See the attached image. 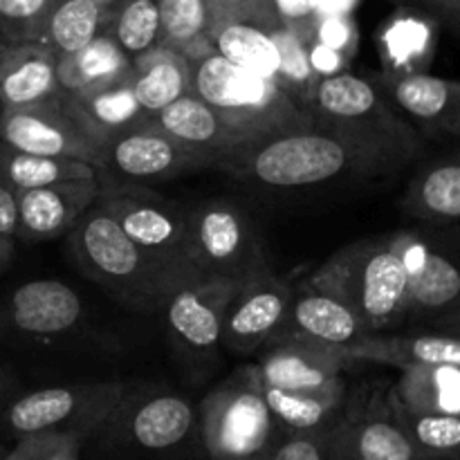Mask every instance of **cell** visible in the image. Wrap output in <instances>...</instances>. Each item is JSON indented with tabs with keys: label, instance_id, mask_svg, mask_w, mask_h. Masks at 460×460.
Returning a JSON list of instances; mask_svg holds the SVG:
<instances>
[{
	"label": "cell",
	"instance_id": "1",
	"mask_svg": "<svg viewBox=\"0 0 460 460\" xmlns=\"http://www.w3.org/2000/svg\"><path fill=\"white\" fill-rule=\"evenodd\" d=\"M216 169L268 189H313L341 178H377L400 171L382 153L319 126L252 139L220 157Z\"/></svg>",
	"mask_w": 460,
	"mask_h": 460
},
{
	"label": "cell",
	"instance_id": "2",
	"mask_svg": "<svg viewBox=\"0 0 460 460\" xmlns=\"http://www.w3.org/2000/svg\"><path fill=\"white\" fill-rule=\"evenodd\" d=\"M85 445L106 460H207L198 407L182 394L155 386H130Z\"/></svg>",
	"mask_w": 460,
	"mask_h": 460
},
{
	"label": "cell",
	"instance_id": "3",
	"mask_svg": "<svg viewBox=\"0 0 460 460\" xmlns=\"http://www.w3.org/2000/svg\"><path fill=\"white\" fill-rule=\"evenodd\" d=\"M310 121L382 153L400 169L425 151V137L385 97L380 85L349 70L319 79Z\"/></svg>",
	"mask_w": 460,
	"mask_h": 460
},
{
	"label": "cell",
	"instance_id": "4",
	"mask_svg": "<svg viewBox=\"0 0 460 460\" xmlns=\"http://www.w3.org/2000/svg\"><path fill=\"white\" fill-rule=\"evenodd\" d=\"M67 243L81 272L124 305L135 310L164 308L166 299L178 290L173 279L162 272L97 202L70 229Z\"/></svg>",
	"mask_w": 460,
	"mask_h": 460
},
{
	"label": "cell",
	"instance_id": "5",
	"mask_svg": "<svg viewBox=\"0 0 460 460\" xmlns=\"http://www.w3.org/2000/svg\"><path fill=\"white\" fill-rule=\"evenodd\" d=\"M314 274L353 305L367 332L407 323L409 277L391 234L341 247Z\"/></svg>",
	"mask_w": 460,
	"mask_h": 460
},
{
	"label": "cell",
	"instance_id": "6",
	"mask_svg": "<svg viewBox=\"0 0 460 460\" xmlns=\"http://www.w3.org/2000/svg\"><path fill=\"white\" fill-rule=\"evenodd\" d=\"M198 427L207 460H270L286 434L252 364L225 377L200 400Z\"/></svg>",
	"mask_w": 460,
	"mask_h": 460
},
{
	"label": "cell",
	"instance_id": "7",
	"mask_svg": "<svg viewBox=\"0 0 460 460\" xmlns=\"http://www.w3.org/2000/svg\"><path fill=\"white\" fill-rule=\"evenodd\" d=\"M191 90L250 139L313 124L274 81L227 61L214 49L191 61Z\"/></svg>",
	"mask_w": 460,
	"mask_h": 460
},
{
	"label": "cell",
	"instance_id": "8",
	"mask_svg": "<svg viewBox=\"0 0 460 460\" xmlns=\"http://www.w3.org/2000/svg\"><path fill=\"white\" fill-rule=\"evenodd\" d=\"M97 205L119 223L126 236L169 274L175 286L198 281L187 259V216L184 207L153 191L148 184L99 182Z\"/></svg>",
	"mask_w": 460,
	"mask_h": 460
},
{
	"label": "cell",
	"instance_id": "9",
	"mask_svg": "<svg viewBox=\"0 0 460 460\" xmlns=\"http://www.w3.org/2000/svg\"><path fill=\"white\" fill-rule=\"evenodd\" d=\"M187 259L196 279L245 281L270 268L259 229L245 209L229 200H205L184 207Z\"/></svg>",
	"mask_w": 460,
	"mask_h": 460
},
{
	"label": "cell",
	"instance_id": "10",
	"mask_svg": "<svg viewBox=\"0 0 460 460\" xmlns=\"http://www.w3.org/2000/svg\"><path fill=\"white\" fill-rule=\"evenodd\" d=\"M130 385L81 382L31 391L4 404L3 425L13 438L31 434H76L88 440L108 420Z\"/></svg>",
	"mask_w": 460,
	"mask_h": 460
},
{
	"label": "cell",
	"instance_id": "11",
	"mask_svg": "<svg viewBox=\"0 0 460 460\" xmlns=\"http://www.w3.org/2000/svg\"><path fill=\"white\" fill-rule=\"evenodd\" d=\"M220 157L198 151L146 121L102 144L94 160L99 182L153 184L209 169Z\"/></svg>",
	"mask_w": 460,
	"mask_h": 460
},
{
	"label": "cell",
	"instance_id": "12",
	"mask_svg": "<svg viewBox=\"0 0 460 460\" xmlns=\"http://www.w3.org/2000/svg\"><path fill=\"white\" fill-rule=\"evenodd\" d=\"M409 277L407 322L434 323L460 310V247L440 234L402 229L391 234Z\"/></svg>",
	"mask_w": 460,
	"mask_h": 460
},
{
	"label": "cell",
	"instance_id": "13",
	"mask_svg": "<svg viewBox=\"0 0 460 460\" xmlns=\"http://www.w3.org/2000/svg\"><path fill=\"white\" fill-rule=\"evenodd\" d=\"M389 389L367 385L355 394L349 391L344 413L332 429V460H440L422 452L400 425Z\"/></svg>",
	"mask_w": 460,
	"mask_h": 460
},
{
	"label": "cell",
	"instance_id": "14",
	"mask_svg": "<svg viewBox=\"0 0 460 460\" xmlns=\"http://www.w3.org/2000/svg\"><path fill=\"white\" fill-rule=\"evenodd\" d=\"M243 281L198 279L166 299V328L173 349L191 367H209L223 350V326L229 301Z\"/></svg>",
	"mask_w": 460,
	"mask_h": 460
},
{
	"label": "cell",
	"instance_id": "15",
	"mask_svg": "<svg viewBox=\"0 0 460 460\" xmlns=\"http://www.w3.org/2000/svg\"><path fill=\"white\" fill-rule=\"evenodd\" d=\"M292 301V283L265 268L241 283L229 301L223 326V350L256 355L281 332Z\"/></svg>",
	"mask_w": 460,
	"mask_h": 460
},
{
	"label": "cell",
	"instance_id": "16",
	"mask_svg": "<svg viewBox=\"0 0 460 460\" xmlns=\"http://www.w3.org/2000/svg\"><path fill=\"white\" fill-rule=\"evenodd\" d=\"M63 94L40 106L0 111V142L18 151L67 157L94 166L99 146L70 115Z\"/></svg>",
	"mask_w": 460,
	"mask_h": 460
},
{
	"label": "cell",
	"instance_id": "17",
	"mask_svg": "<svg viewBox=\"0 0 460 460\" xmlns=\"http://www.w3.org/2000/svg\"><path fill=\"white\" fill-rule=\"evenodd\" d=\"M364 335L367 328L353 305L313 272L299 283H292L288 319L274 340L295 337L332 349H349Z\"/></svg>",
	"mask_w": 460,
	"mask_h": 460
},
{
	"label": "cell",
	"instance_id": "18",
	"mask_svg": "<svg viewBox=\"0 0 460 460\" xmlns=\"http://www.w3.org/2000/svg\"><path fill=\"white\" fill-rule=\"evenodd\" d=\"M252 367L265 386L286 391H322L341 385L344 373L353 367V362L346 358L344 349L281 337L263 346Z\"/></svg>",
	"mask_w": 460,
	"mask_h": 460
},
{
	"label": "cell",
	"instance_id": "19",
	"mask_svg": "<svg viewBox=\"0 0 460 460\" xmlns=\"http://www.w3.org/2000/svg\"><path fill=\"white\" fill-rule=\"evenodd\" d=\"M377 85L422 137L460 139V81L429 72H389Z\"/></svg>",
	"mask_w": 460,
	"mask_h": 460
},
{
	"label": "cell",
	"instance_id": "20",
	"mask_svg": "<svg viewBox=\"0 0 460 460\" xmlns=\"http://www.w3.org/2000/svg\"><path fill=\"white\" fill-rule=\"evenodd\" d=\"M99 178L67 180L49 187L18 193V234L25 243L52 241L66 236L81 216L97 202Z\"/></svg>",
	"mask_w": 460,
	"mask_h": 460
},
{
	"label": "cell",
	"instance_id": "21",
	"mask_svg": "<svg viewBox=\"0 0 460 460\" xmlns=\"http://www.w3.org/2000/svg\"><path fill=\"white\" fill-rule=\"evenodd\" d=\"M7 323L31 340H54L75 331L84 319V301L58 279H36L18 286L4 304Z\"/></svg>",
	"mask_w": 460,
	"mask_h": 460
},
{
	"label": "cell",
	"instance_id": "22",
	"mask_svg": "<svg viewBox=\"0 0 460 460\" xmlns=\"http://www.w3.org/2000/svg\"><path fill=\"white\" fill-rule=\"evenodd\" d=\"M58 58L40 40H0V111H16L61 97Z\"/></svg>",
	"mask_w": 460,
	"mask_h": 460
},
{
	"label": "cell",
	"instance_id": "23",
	"mask_svg": "<svg viewBox=\"0 0 460 460\" xmlns=\"http://www.w3.org/2000/svg\"><path fill=\"white\" fill-rule=\"evenodd\" d=\"M344 355L353 364L371 362L395 368L427 364L460 367V337L436 328L411 332H367L362 340L344 349Z\"/></svg>",
	"mask_w": 460,
	"mask_h": 460
},
{
	"label": "cell",
	"instance_id": "24",
	"mask_svg": "<svg viewBox=\"0 0 460 460\" xmlns=\"http://www.w3.org/2000/svg\"><path fill=\"white\" fill-rule=\"evenodd\" d=\"M151 121L155 126H160L162 130H166L178 142L198 148V151L211 153L216 157L227 155L234 148L252 142L250 137H245L236 128H232L218 115V111H214L193 90L182 94L180 99H175L166 108H162L157 115L151 117Z\"/></svg>",
	"mask_w": 460,
	"mask_h": 460
},
{
	"label": "cell",
	"instance_id": "25",
	"mask_svg": "<svg viewBox=\"0 0 460 460\" xmlns=\"http://www.w3.org/2000/svg\"><path fill=\"white\" fill-rule=\"evenodd\" d=\"M67 111L97 146L126 130L151 121L128 81L85 94H63Z\"/></svg>",
	"mask_w": 460,
	"mask_h": 460
},
{
	"label": "cell",
	"instance_id": "26",
	"mask_svg": "<svg viewBox=\"0 0 460 460\" xmlns=\"http://www.w3.org/2000/svg\"><path fill=\"white\" fill-rule=\"evenodd\" d=\"M404 214L429 225H460V153L427 162L404 189Z\"/></svg>",
	"mask_w": 460,
	"mask_h": 460
},
{
	"label": "cell",
	"instance_id": "27",
	"mask_svg": "<svg viewBox=\"0 0 460 460\" xmlns=\"http://www.w3.org/2000/svg\"><path fill=\"white\" fill-rule=\"evenodd\" d=\"M133 58L115 43L111 34H102L76 52L58 57V84L67 94H85L111 88L130 79Z\"/></svg>",
	"mask_w": 460,
	"mask_h": 460
},
{
	"label": "cell",
	"instance_id": "28",
	"mask_svg": "<svg viewBox=\"0 0 460 460\" xmlns=\"http://www.w3.org/2000/svg\"><path fill=\"white\" fill-rule=\"evenodd\" d=\"M130 85L144 111L153 117L191 93V61L160 43L133 58Z\"/></svg>",
	"mask_w": 460,
	"mask_h": 460
},
{
	"label": "cell",
	"instance_id": "29",
	"mask_svg": "<svg viewBox=\"0 0 460 460\" xmlns=\"http://www.w3.org/2000/svg\"><path fill=\"white\" fill-rule=\"evenodd\" d=\"M263 395L286 434H308L332 429L340 422L349 386L341 382L322 391H286L263 385Z\"/></svg>",
	"mask_w": 460,
	"mask_h": 460
},
{
	"label": "cell",
	"instance_id": "30",
	"mask_svg": "<svg viewBox=\"0 0 460 460\" xmlns=\"http://www.w3.org/2000/svg\"><path fill=\"white\" fill-rule=\"evenodd\" d=\"M211 49L279 85L281 52L268 27L236 18H216L211 27Z\"/></svg>",
	"mask_w": 460,
	"mask_h": 460
},
{
	"label": "cell",
	"instance_id": "31",
	"mask_svg": "<svg viewBox=\"0 0 460 460\" xmlns=\"http://www.w3.org/2000/svg\"><path fill=\"white\" fill-rule=\"evenodd\" d=\"M391 395L411 411L460 416V367L427 364L400 368Z\"/></svg>",
	"mask_w": 460,
	"mask_h": 460
},
{
	"label": "cell",
	"instance_id": "32",
	"mask_svg": "<svg viewBox=\"0 0 460 460\" xmlns=\"http://www.w3.org/2000/svg\"><path fill=\"white\" fill-rule=\"evenodd\" d=\"M112 12L94 0H57L40 31V43L66 57L106 34Z\"/></svg>",
	"mask_w": 460,
	"mask_h": 460
},
{
	"label": "cell",
	"instance_id": "33",
	"mask_svg": "<svg viewBox=\"0 0 460 460\" xmlns=\"http://www.w3.org/2000/svg\"><path fill=\"white\" fill-rule=\"evenodd\" d=\"M162 45L184 54L189 61L211 52V27L216 12L211 0H157Z\"/></svg>",
	"mask_w": 460,
	"mask_h": 460
},
{
	"label": "cell",
	"instance_id": "34",
	"mask_svg": "<svg viewBox=\"0 0 460 460\" xmlns=\"http://www.w3.org/2000/svg\"><path fill=\"white\" fill-rule=\"evenodd\" d=\"M0 178L13 191H30V189L49 187V184L67 182V180L97 178V169L90 162L36 155V153L18 151L0 142Z\"/></svg>",
	"mask_w": 460,
	"mask_h": 460
},
{
	"label": "cell",
	"instance_id": "35",
	"mask_svg": "<svg viewBox=\"0 0 460 460\" xmlns=\"http://www.w3.org/2000/svg\"><path fill=\"white\" fill-rule=\"evenodd\" d=\"M272 39L277 40L279 52H281V79L279 88L310 117V103H313L314 88L319 79L317 70L313 67L308 54V43L305 36L296 27L277 22L274 27H268Z\"/></svg>",
	"mask_w": 460,
	"mask_h": 460
},
{
	"label": "cell",
	"instance_id": "36",
	"mask_svg": "<svg viewBox=\"0 0 460 460\" xmlns=\"http://www.w3.org/2000/svg\"><path fill=\"white\" fill-rule=\"evenodd\" d=\"M106 34H111L130 58H137L139 54L160 45L162 25L157 0H124L119 7L112 9Z\"/></svg>",
	"mask_w": 460,
	"mask_h": 460
},
{
	"label": "cell",
	"instance_id": "37",
	"mask_svg": "<svg viewBox=\"0 0 460 460\" xmlns=\"http://www.w3.org/2000/svg\"><path fill=\"white\" fill-rule=\"evenodd\" d=\"M389 398L400 425L422 452L440 460H460V416L411 411L391 395V389Z\"/></svg>",
	"mask_w": 460,
	"mask_h": 460
},
{
	"label": "cell",
	"instance_id": "38",
	"mask_svg": "<svg viewBox=\"0 0 460 460\" xmlns=\"http://www.w3.org/2000/svg\"><path fill=\"white\" fill-rule=\"evenodd\" d=\"M386 45L400 66L394 75L425 72V66L434 54V30L420 18H400L389 27Z\"/></svg>",
	"mask_w": 460,
	"mask_h": 460
},
{
	"label": "cell",
	"instance_id": "39",
	"mask_svg": "<svg viewBox=\"0 0 460 460\" xmlns=\"http://www.w3.org/2000/svg\"><path fill=\"white\" fill-rule=\"evenodd\" d=\"M57 0H0V40H39Z\"/></svg>",
	"mask_w": 460,
	"mask_h": 460
},
{
	"label": "cell",
	"instance_id": "40",
	"mask_svg": "<svg viewBox=\"0 0 460 460\" xmlns=\"http://www.w3.org/2000/svg\"><path fill=\"white\" fill-rule=\"evenodd\" d=\"M85 440L76 434H31L16 438L3 460H79Z\"/></svg>",
	"mask_w": 460,
	"mask_h": 460
},
{
	"label": "cell",
	"instance_id": "41",
	"mask_svg": "<svg viewBox=\"0 0 460 460\" xmlns=\"http://www.w3.org/2000/svg\"><path fill=\"white\" fill-rule=\"evenodd\" d=\"M308 40L323 45L350 63L358 48V27L350 16H323L314 21L308 31H301Z\"/></svg>",
	"mask_w": 460,
	"mask_h": 460
},
{
	"label": "cell",
	"instance_id": "42",
	"mask_svg": "<svg viewBox=\"0 0 460 460\" xmlns=\"http://www.w3.org/2000/svg\"><path fill=\"white\" fill-rule=\"evenodd\" d=\"M332 429L308 431V434H283L270 460H332Z\"/></svg>",
	"mask_w": 460,
	"mask_h": 460
},
{
	"label": "cell",
	"instance_id": "43",
	"mask_svg": "<svg viewBox=\"0 0 460 460\" xmlns=\"http://www.w3.org/2000/svg\"><path fill=\"white\" fill-rule=\"evenodd\" d=\"M211 7L218 18H236L263 27H274L281 22L274 13L272 0H211Z\"/></svg>",
	"mask_w": 460,
	"mask_h": 460
},
{
	"label": "cell",
	"instance_id": "44",
	"mask_svg": "<svg viewBox=\"0 0 460 460\" xmlns=\"http://www.w3.org/2000/svg\"><path fill=\"white\" fill-rule=\"evenodd\" d=\"M322 3L323 0H272V7L279 21L299 31H308L319 18Z\"/></svg>",
	"mask_w": 460,
	"mask_h": 460
},
{
	"label": "cell",
	"instance_id": "45",
	"mask_svg": "<svg viewBox=\"0 0 460 460\" xmlns=\"http://www.w3.org/2000/svg\"><path fill=\"white\" fill-rule=\"evenodd\" d=\"M18 234V193L0 178V236L16 238Z\"/></svg>",
	"mask_w": 460,
	"mask_h": 460
},
{
	"label": "cell",
	"instance_id": "46",
	"mask_svg": "<svg viewBox=\"0 0 460 460\" xmlns=\"http://www.w3.org/2000/svg\"><path fill=\"white\" fill-rule=\"evenodd\" d=\"M418 3L425 4L427 12L443 22L449 31L460 36V0H418Z\"/></svg>",
	"mask_w": 460,
	"mask_h": 460
},
{
	"label": "cell",
	"instance_id": "47",
	"mask_svg": "<svg viewBox=\"0 0 460 460\" xmlns=\"http://www.w3.org/2000/svg\"><path fill=\"white\" fill-rule=\"evenodd\" d=\"M359 0H323L319 18L323 16H350L353 9L358 7Z\"/></svg>",
	"mask_w": 460,
	"mask_h": 460
},
{
	"label": "cell",
	"instance_id": "48",
	"mask_svg": "<svg viewBox=\"0 0 460 460\" xmlns=\"http://www.w3.org/2000/svg\"><path fill=\"white\" fill-rule=\"evenodd\" d=\"M13 254H16V238L0 236V274L9 268Z\"/></svg>",
	"mask_w": 460,
	"mask_h": 460
},
{
	"label": "cell",
	"instance_id": "49",
	"mask_svg": "<svg viewBox=\"0 0 460 460\" xmlns=\"http://www.w3.org/2000/svg\"><path fill=\"white\" fill-rule=\"evenodd\" d=\"M12 389H13V377L12 373L7 371V368L0 364V411L4 409V404L9 402V395H12Z\"/></svg>",
	"mask_w": 460,
	"mask_h": 460
},
{
	"label": "cell",
	"instance_id": "50",
	"mask_svg": "<svg viewBox=\"0 0 460 460\" xmlns=\"http://www.w3.org/2000/svg\"><path fill=\"white\" fill-rule=\"evenodd\" d=\"M429 328H436V331L452 332V335H458L460 337V310H458V313L449 314V317L438 319V322L429 323Z\"/></svg>",
	"mask_w": 460,
	"mask_h": 460
},
{
	"label": "cell",
	"instance_id": "51",
	"mask_svg": "<svg viewBox=\"0 0 460 460\" xmlns=\"http://www.w3.org/2000/svg\"><path fill=\"white\" fill-rule=\"evenodd\" d=\"M94 3H99V4H102V7L111 9V12H112V9L119 7V4L124 3V0H94Z\"/></svg>",
	"mask_w": 460,
	"mask_h": 460
}]
</instances>
